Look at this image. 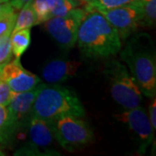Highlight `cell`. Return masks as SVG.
I'll list each match as a JSON object with an SVG mask.
<instances>
[{"instance_id":"6da1fadb","label":"cell","mask_w":156,"mask_h":156,"mask_svg":"<svg viewBox=\"0 0 156 156\" xmlns=\"http://www.w3.org/2000/svg\"><path fill=\"white\" fill-rule=\"evenodd\" d=\"M78 48L88 59H105L122 50V39L115 29L97 11H87L78 29Z\"/></svg>"},{"instance_id":"7a4b0ae2","label":"cell","mask_w":156,"mask_h":156,"mask_svg":"<svg viewBox=\"0 0 156 156\" xmlns=\"http://www.w3.org/2000/svg\"><path fill=\"white\" fill-rule=\"evenodd\" d=\"M121 59L128 66L140 89L147 97L156 94V54L153 39L147 33L132 34L125 40Z\"/></svg>"},{"instance_id":"3957f363","label":"cell","mask_w":156,"mask_h":156,"mask_svg":"<svg viewBox=\"0 0 156 156\" xmlns=\"http://www.w3.org/2000/svg\"><path fill=\"white\" fill-rule=\"evenodd\" d=\"M66 115H85L83 105L76 92L58 84L39 83L38 92L32 106L31 117L53 122Z\"/></svg>"},{"instance_id":"277c9868","label":"cell","mask_w":156,"mask_h":156,"mask_svg":"<svg viewBox=\"0 0 156 156\" xmlns=\"http://www.w3.org/2000/svg\"><path fill=\"white\" fill-rule=\"evenodd\" d=\"M103 74L108 82L112 98L124 109L140 106L142 93L128 68L116 59L108 60L104 65Z\"/></svg>"},{"instance_id":"5b68a950","label":"cell","mask_w":156,"mask_h":156,"mask_svg":"<svg viewBox=\"0 0 156 156\" xmlns=\"http://www.w3.org/2000/svg\"><path fill=\"white\" fill-rule=\"evenodd\" d=\"M82 118L66 115L50 122L55 139L68 152L79 150L95 140L92 128Z\"/></svg>"},{"instance_id":"8992f818","label":"cell","mask_w":156,"mask_h":156,"mask_svg":"<svg viewBox=\"0 0 156 156\" xmlns=\"http://www.w3.org/2000/svg\"><path fill=\"white\" fill-rule=\"evenodd\" d=\"M86 14L85 9L76 7L66 15L47 20L45 30L62 50H71L76 43L78 29Z\"/></svg>"},{"instance_id":"52a82bcc","label":"cell","mask_w":156,"mask_h":156,"mask_svg":"<svg viewBox=\"0 0 156 156\" xmlns=\"http://www.w3.org/2000/svg\"><path fill=\"white\" fill-rule=\"evenodd\" d=\"M30 141L15 152V155H60L52 148L55 135L51 122L31 117L28 124Z\"/></svg>"},{"instance_id":"ba28073f","label":"cell","mask_w":156,"mask_h":156,"mask_svg":"<svg viewBox=\"0 0 156 156\" xmlns=\"http://www.w3.org/2000/svg\"><path fill=\"white\" fill-rule=\"evenodd\" d=\"M99 12L116 30L122 41L129 37L140 26L142 12L138 0L127 5Z\"/></svg>"},{"instance_id":"9c48e42d","label":"cell","mask_w":156,"mask_h":156,"mask_svg":"<svg viewBox=\"0 0 156 156\" xmlns=\"http://www.w3.org/2000/svg\"><path fill=\"white\" fill-rule=\"evenodd\" d=\"M118 121L127 125L139 141V153L144 154L147 147L154 142V129L151 125L148 115L142 107H136L117 115Z\"/></svg>"},{"instance_id":"30bf717a","label":"cell","mask_w":156,"mask_h":156,"mask_svg":"<svg viewBox=\"0 0 156 156\" xmlns=\"http://www.w3.org/2000/svg\"><path fill=\"white\" fill-rule=\"evenodd\" d=\"M20 58L0 65V77L5 80L14 93L24 92L36 88L41 79L23 67Z\"/></svg>"},{"instance_id":"8fae6325","label":"cell","mask_w":156,"mask_h":156,"mask_svg":"<svg viewBox=\"0 0 156 156\" xmlns=\"http://www.w3.org/2000/svg\"><path fill=\"white\" fill-rule=\"evenodd\" d=\"M82 67L81 62L59 57L45 64L42 69V76L45 82L49 83H60L76 76Z\"/></svg>"},{"instance_id":"7c38bea8","label":"cell","mask_w":156,"mask_h":156,"mask_svg":"<svg viewBox=\"0 0 156 156\" xmlns=\"http://www.w3.org/2000/svg\"><path fill=\"white\" fill-rule=\"evenodd\" d=\"M38 85L28 91L12 93L7 108L19 128L27 126L29 120L31 118V110L34 100L38 92Z\"/></svg>"},{"instance_id":"4fadbf2b","label":"cell","mask_w":156,"mask_h":156,"mask_svg":"<svg viewBox=\"0 0 156 156\" xmlns=\"http://www.w3.org/2000/svg\"><path fill=\"white\" fill-rule=\"evenodd\" d=\"M34 11L37 16V24L46 22L50 18L66 15L77 7L76 0H33Z\"/></svg>"},{"instance_id":"5bb4252c","label":"cell","mask_w":156,"mask_h":156,"mask_svg":"<svg viewBox=\"0 0 156 156\" xmlns=\"http://www.w3.org/2000/svg\"><path fill=\"white\" fill-rule=\"evenodd\" d=\"M19 126L7 107L0 105V144L11 145Z\"/></svg>"},{"instance_id":"9a60e30c","label":"cell","mask_w":156,"mask_h":156,"mask_svg":"<svg viewBox=\"0 0 156 156\" xmlns=\"http://www.w3.org/2000/svg\"><path fill=\"white\" fill-rule=\"evenodd\" d=\"M30 42V29H23L11 34V51L16 58H20L23 56L29 48Z\"/></svg>"},{"instance_id":"2e32d148","label":"cell","mask_w":156,"mask_h":156,"mask_svg":"<svg viewBox=\"0 0 156 156\" xmlns=\"http://www.w3.org/2000/svg\"><path fill=\"white\" fill-rule=\"evenodd\" d=\"M35 24H37V16L32 2H30L23 7L17 15L12 32H16L23 29H30Z\"/></svg>"},{"instance_id":"e0dca14e","label":"cell","mask_w":156,"mask_h":156,"mask_svg":"<svg viewBox=\"0 0 156 156\" xmlns=\"http://www.w3.org/2000/svg\"><path fill=\"white\" fill-rule=\"evenodd\" d=\"M138 1L142 12L140 26L154 27L156 21V0H138Z\"/></svg>"},{"instance_id":"ac0fdd59","label":"cell","mask_w":156,"mask_h":156,"mask_svg":"<svg viewBox=\"0 0 156 156\" xmlns=\"http://www.w3.org/2000/svg\"><path fill=\"white\" fill-rule=\"evenodd\" d=\"M137 0H94L93 2L86 5L85 10L87 11H104L127 5Z\"/></svg>"},{"instance_id":"d6986e66","label":"cell","mask_w":156,"mask_h":156,"mask_svg":"<svg viewBox=\"0 0 156 156\" xmlns=\"http://www.w3.org/2000/svg\"><path fill=\"white\" fill-rule=\"evenodd\" d=\"M17 11H13L0 16V37L11 35L17 18Z\"/></svg>"},{"instance_id":"ffe728a7","label":"cell","mask_w":156,"mask_h":156,"mask_svg":"<svg viewBox=\"0 0 156 156\" xmlns=\"http://www.w3.org/2000/svg\"><path fill=\"white\" fill-rule=\"evenodd\" d=\"M11 56V35H4L0 37V64L10 61Z\"/></svg>"},{"instance_id":"44dd1931","label":"cell","mask_w":156,"mask_h":156,"mask_svg":"<svg viewBox=\"0 0 156 156\" xmlns=\"http://www.w3.org/2000/svg\"><path fill=\"white\" fill-rule=\"evenodd\" d=\"M12 93L13 92L11 91L8 83L0 77V105L5 107L8 106L11 99Z\"/></svg>"},{"instance_id":"7402d4cb","label":"cell","mask_w":156,"mask_h":156,"mask_svg":"<svg viewBox=\"0 0 156 156\" xmlns=\"http://www.w3.org/2000/svg\"><path fill=\"white\" fill-rule=\"evenodd\" d=\"M148 118L150 121L151 125L153 128L155 130L156 128V99L155 96L153 97V101H151L149 108H148Z\"/></svg>"},{"instance_id":"603a6c76","label":"cell","mask_w":156,"mask_h":156,"mask_svg":"<svg viewBox=\"0 0 156 156\" xmlns=\"http://www.w3.org/2000/svg\"><path fill=\"white\" fill-rule=\"evenodd\" d=\"M15 11L10 5V0H0V16Z\"/></svg>"},{"instance_id":"cb8c5ba5","label":"cell","mask_w":156,"mask_h":156,"mask_svg":"<svg viewBox=\"0 0 156 156\" xmlns=\"http://www.w3.org/2000/svg\"><path fill=\"white\" fill-rule=\"evenodd\" d=\"M33 0H10V5L15 11H20L23 6Z\"/></svg>"},{"instance_id":"d4e9b609","label":"cell","mask_w":156,"mask_h":156,"mask_svg":"<svg viewBox=\"0 0 156 156\" xmlns=\"http://www.w3.org/2000/svg\"><path fill=\"white\" fill-rule=\"evenodd\" d=\"M76 1H81V2H83L84 4H89V3H91V2H93L94 0H76Z\"/></svg>"},{"instance_id":"484cf974","label":"cell","mask_w":156,"mask_h":156,"mask_svg":"<svg viewBox=\"0 0 156 156\" xmlns=\"http://www.w3.org/2000/svg\"><path fill=\"white\" fill-rule=\"evenodd\" d=\"M0 155H5V154H4V153H3L1 150H0Z\"/></svg>"},{"instance_id":"4316f807","label":"cell","mask_w":156,"mask_h":156,"mask_svg":"<svg viewBox=\"0 0 156 156\" xmlns=\"http://www.w3.org/2000/svg\"><path fill=\"white\" fill-rule=\"evenodd\" d=\"M0 65H1V64H0Z\"/></svg>"}]
</instances>
